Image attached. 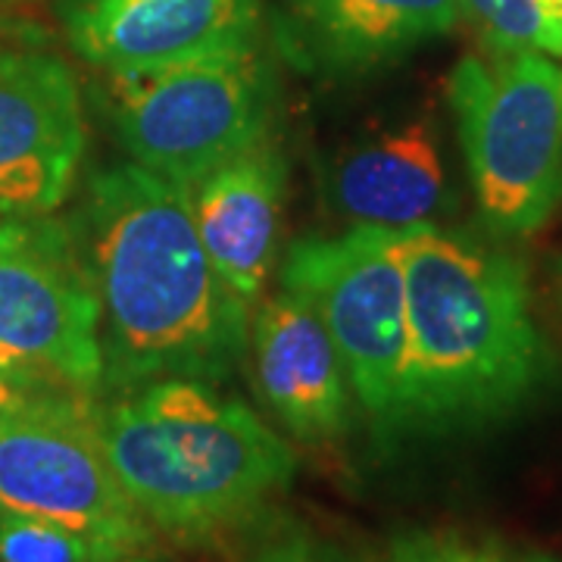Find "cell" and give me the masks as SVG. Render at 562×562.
<instances>
[{
    "label": "cell",
    "mask_w": 562,
    "mask_h": 562,
    "mask_svg": "<svg viewBox=\"0 0 562 562\" xmlns=\"http://www.w3.org/2000/svg\"><path fill=\"white\" fill-rule=\"evenodd\" d=\"M32 397H44V394H32V391H25L20 382H13L10 375L0 372V413H3V409H16V406L29 403Z\"/></svg>",
    "instance_id": "d6986e66"
},
{
    "label": "cell",
    "mask_w": 562,
    "mask_h": 562,
    "mask_svg": "<svg viewBox=\"0 0 562 562\" xmlns=\"http://www.w3.org/2000/svg\"><path fill=\"white\" fill-rule=\"evenodd\" d=\"M254 562H366L350 547L322 538L310 528H284L272 541L262 543Z\"/></svg>",
    "instance_id": "ac0fdd59"
},
{
    "label": "cell",
    "mask_w": 562,
    "mask_h": 562,
    "mask_svg": "<svg viewBox=\"0 0 562 562\" xmlns=\"http://www.w3.org/2000/svg\"><path fill=\"white\" fill-rule=\"evenodd\" d=\"M303 50L328 69H369L462 20L460 0H297Z\"/></svg>",
    "instance_id": "5bb4252c"
},
{
    "label": "cell",
    "mask_w": 562,
    "mask_h": 562,
    "mask_svg": "<svg viewBox=\"0 0 562 562\" xmlns=\"http://www.w3.org/2000/svg\"><path fill=\"white\" fill-rule=\"evenodd\" d=\"M279 281L319 316L353 401L375 435L391 441L409 357L397 232L350 225L331 238H301L281 257Z\"/></svg>",
    "instance_id": "52a82bcc"
},
{
    "label": "cell",
    "mask_w": 562,
    "mask_h": 562,
    "mask_svg": "<svg viewBox=\"0 0 562 562\" xmlns=\"http://www.w3.org/2000/svg\"><path fill=\"white\" fill-rule=\"evenodd\" d=\"M203 250L244 303L260 301L279 262L284 160L269 138L188 188Z\"/></svg>",
    "instance_id": "7c38bea8"
},
{
    "label": "cell",
    "mask_w": 562,
    "mask_h": 562,
    "mask_svg": "<svg viewBox=\"0 0 562 562\" xmlns=\"http://www.w3.org/2000/svg\"><path fill=\"white\" fill-rule=\"evenodd\" d=\"M63 25L103 72L154 69L254 44L260 0H66Z\"/></svg>",
    "instance_id": "30bf717a"
},
{
    "label": "cell",
    "mask_w": 562,
    "mask_h": 562,
    "mask_svg": "<svg viewBox=\"0 0 562 562\" xmlns=\"http://www.w3.org/2000/svg\"><path fill=\"white\" fill-rule=\"evenodd\" d=\"M106 91L132 162L184 191L269 138L272 76L257 41L154 69L106 72Z\"/></svg>",
    "instance_id": "5b68a950"
},
{
    "label": "cell",
    "mask_w": 562,
    "mask_h": 562,
    "mask_svg": "<svg viewBox=\"0 0 562 562\" xmlns=\"http://www.w3.org/2000/svg\"><path fill=\"white\" fill-rule=\"evenodd\" d=\"M0 513H3V509H0Z\"/></svg>",
    "instance_id": "cb8c5ba5"
},
{
    "label": "cell",
    "mask_w": 562,
    "mask_h": 562,
    "mask_svg": "<svg viewBox=\"0 0 562 562\" xmlns=\"http://www.w3.org/2000/svg\"><path fill=\"white\" fill-rule=\"evenodd\" d=\"M76 235L101 301L103 391L235 375L250 303L206 257L184 188L132 160L110 166L88 184Z\"/></svg>",
    "instance_id": "6da1fadb"
},
{
    "label": "cell",
    "mask_w": 562,
    "mask_h": 562,
    "mask_svg": "<svg viewBox=\"0 0 562 562\" xmlns=\"http://www.w3.org/2000/svg\"><path fill=\"white\" fill-rule=\"evenodd\" d=\"M516 562H560V560H553V557H547V553H522V557H516Z\"/></svg>",
    "instance_id": "44dd1931"
},
{
    "label": "cell",
    "mask_w": 562,
    "mask_h": 562,
    "mask_svg": "<svg viewBox=\"0 0 562 562\" xmlns=\"http://www.w3.org/2000/svg\"><path fill=\"white\" fill-rule=\"evenodd\" d=\"M0 509L66 525L116 550L154 543V528L103 453L85 397L44 394L0 413Z\"/></svg>",
    "instance_id": "ba28073f"
},
{
    "label": "cell",
    "mask_w": 562,
    "mask_h": 562,
    "mask_svg": "<svg viewBox=\"0 0 562 562\" xmlns=\"http://www.w3.org/2000/svg\"><path fill=\"white\" fill-rule=\"evenodd\" d=\"M557 294H560V306H562V260L557 266Z\"/></svg>",
    "instance_id": "7402d4cb"
},
{
    "label": "cell",
    "mask_w": 562,
    "mask_h": 562,
    "mask_svg": "<svg viewBox=\"0 0 562 562\" xmlns=\"http://www.w3.org/2000/svg\"><path fill=\"white\" fill-rule=\"evenodd\" d=\"M0 372L32 394H103L101 301L57 220L0 216Z\"/></svg>",
    "instance_id": "8992f818"
},
{
    "label": "cell",
    "mask_w": 562,
    "mask_h": 562,
    "mask_svg": "<svg viewBox=\"0 0 562 562\" xmlns=\"http://www.w3.org/2000/svg\"><path fill=\"white\" fill-rule=\"evenodd\" d=\"M443 160L431 120H409L347 147L325 172V194L347 225L406 232L443 203Z\"/></svg>",
    "instance_id": "4fadbf2b"
},
{
    "label": "cell",
    "mask_w": 562,
    "mask_h": 562,
    "mask_svg": "<svg viewBox=\"0 0 562 562\" xmlns=\"http://www.w3.org/2000/svg\"><path fill=\"white\" fill-rule=\"evenodd\" d=\"M406 276V382L391 441L513 416L547 375L522 262L416 225L397 232Z\"/></svg>",
    "instance_id": "7a4b0ae2"
},
{
    "label": "cell",
    "mask_w": 562,
    "mask_h": 562,
    "mask_svg": "<svg viewBox=\"0 0 562 562\" xmlns=\"http://www.w3.org/2000/svg\"><path fill=\"white\" fill-rule=\"evenodd\" d=\"M484 222L528 238L562 201V66L543 54L462 57L447 79Z\"/></svg>",
    "instance_id": "277c9868"
},
{
    "label": "cell",
    "mask_w": 562,
    "mask_h": 562,
    "mask_svg": "<svg viewBox=\"0 0 562 562\" xmlns=\"http://www.w3.org/2000/svg\"><path fill=\"white\" fill-rule=\"evenodd\" d=\"M91 422L144 522L184 547L250 522L297 475L294 447L216 384L166 379L91 401Z\"/></svg>",
    "instance_id": "3957f363"
},
{
    "label": "cell",
    "mask_w": 562,
    "mask_h": 562,
    "mask_svg": "<svg viewBox=\"0 0 562 562\" xmlns=\"http://www.w3.org/2000/svg\"><path fill=\"white\" fill-rule=\"evenodd\" d=\"M103 562H169L157 557V553H150V547L147 550H125V553H116V557H110V560Z\"/></svg>",
    "instance_id": "ffe728a7"
},
{
    "label": "cell",
    "mask_w": 562,
    "mask_h": 562,
    "mask_svg": "<svg viewBox=\"0 0 562 562\" xmlns=\"http://www.w3.org/2000/svg\"><path fill=\"white\" fill-rule=\"evenodd\" d=\"M116 553L125 550L106 547L66 525L0 513V562H103Z\"/></svg>",
    "instance_id": "2e32d148"
},
{
    "label": "cell",
    "mask_w": 562,
    "mask_h": 562,
    "mask_svg": "<svg viewBox=\"0 0 562 562\" xmlns=\"http://www.w3.org/2000/svg\"><path fill=\"white\" fill-rule=\"evenodd\" d=\"M254 379L266 413L288 438L319 447L341 438L353 416V391L338 347L319 316L279 288L250 319Z\"/></svg>",
    "instance_id": "8fae6325"
},
{
    "label": "cell",
    "mask_w": 562,
    "mask_h": 562,
    "mask_svg": "<svg viewBox=\"0 0 562 562\" xmlns=\"http://www.w3.org/2000/svg\"><path fill=\"white\" fill-rule=\"evenodd\" d=\"M550 3H557V7H562V0H550Z\"/></svg>",
    "instance_id": "603a6c76"
},
{
    "label": "cell",
    "mask_w": 562,
    "mask_h": 562,
    "mask_svg": "<svg viewBox=\"0 0 562 562\" xmlns=\"http://www.w3.org/2000/svg\"><path fill=\"white\" fill-rule=\"evenodd\" d=\"M487 57L543 54L562 60V7L550 0H460Z\"/></svg>",
    "instance_id": "9a60e30c"
},
{
    "label": "cell",
    "mask_w": 562,
    "mask_h": 562,
    "mask_svg": "<svg viewBox=\"0 0 562 562\" xmlns=\"http://www.w3.org/2000/svg\"><path fill=\"white\" fill-rule=\"evenodd\" d=\"M85 154L72 69L50 54H0V216H47L69 198Z\"/></svg>",
    "instance_id": "9c48e42d"
},
{
    "label": "cell",
    "mask_w": 562,
    "mask_h": 562,
    "mask_svg": "<svg viewBox=\"0 0 562 562\" xmlns=\"http://www.w3.org/2000/svg\"><path fill=\"white\" fill-rule=\"evenodd\" d=\"M387 562H516L501 543L450 528H409L391 541Z\"/></svg>",
    "instance_id": "e0dca14e"
}]
</instances>
